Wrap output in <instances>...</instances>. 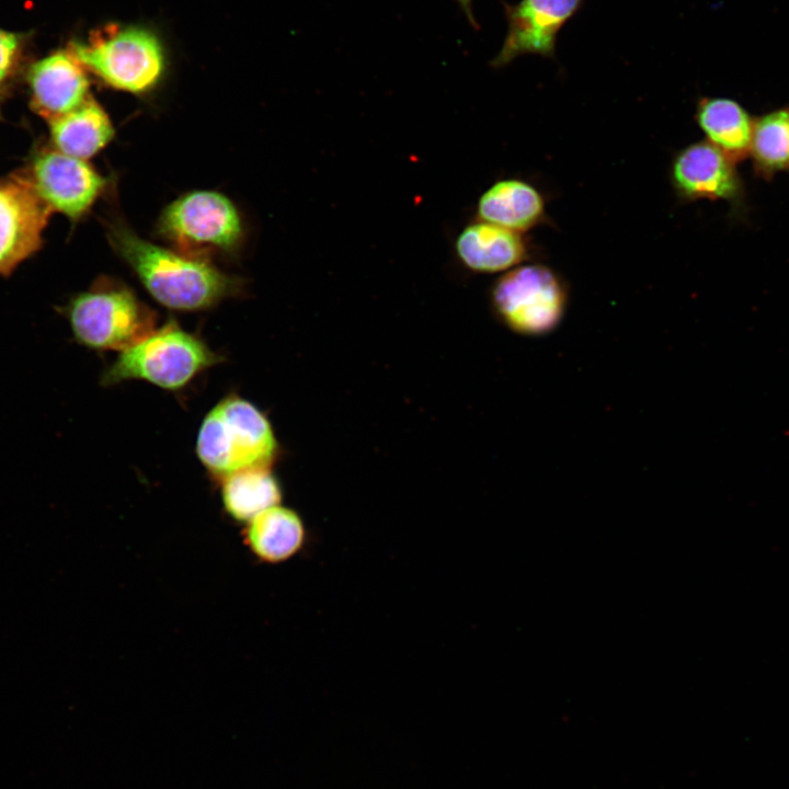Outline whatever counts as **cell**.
<instances>
[{
  "label": "cell",
  "mask_w": 789,
  "mask_h": 789,
  "mask_svg": "<svg viewBox=\"0 0 789 789\" xmlns=\"http://www.w3.org/2000/svg\"><path fill=\"white\" fill-rule=\"evenodd\" d=\"M108 240L161 305L185 311L210 308L233 296L240 282L208 261L147 241L122 222L108 228Z\"/></svg>",
  "instance_id": "6da1fadb"
},
{
  "label": "cell",
  "mask_w": 789,
  "mask_h": 789,
  "mask_svg": "<svg viewBox=\"0 0 789 789\" xmlns=\"http://www.w3.org/2000/svg\"><path fill=\"white\" fill-rule=\"evenodd\" d=\"M276 449L267 419L236 396L221 400L209 411L196 443L203 465L220 478L245 469L270 468Z\"/></svg>",
  "instance_id": "7a4b0ae2"
},
{
  "label": "cell",
  "mask_w": 789,
  "mask_h": 789,
  "mask_svg": "<svg viewBox=\"0 0 789 789\" xmlns=\"http://www.w3.org/2000/svg\"><path fill=\"white\" fill-rule=\"evenodd\" d=\"M75 340L91 350L124 351L155 329L156 315L128 287L100 279L61 309Z\"/></svg>",
  "instance_id": "3957f363"
},
{
  "label": "cell",
  "mask_w": 789,
  "mask_h": 789,
  "mask_svg": "<svg viewBox=\"0 0 789 789\" xmlns=\"http://www.w3.org/2000/svg\"><path fill=\"white\" fill-rule=\"evenodd\" d=\"M219 361L199 338L170 321L122 351L102 375L101 382L111 386L127 379H141L176 390Z\"/></svg>",
  "instance_id": "277c9868"
},
{
  "label": "cell",
  "mask_w": 789,
  "mask_h": 789,
  "mask_svg": "<svg viewBox=\"0 0 789 789\" xmlns=\"http://www.w3.org/2000/svg\"><path fill=\"white\" fill-rule=\"evenodd\" d=\"M70 53L107 85L130 93H142L159 81L164 67L157 38L138 27L106 25L87 43H73Z\"/></svg>",
  "instance_id": "5b68a950"
},
{
  "label": "cell",
  "mask_w": 789,
  "mask_h": 789,
  "mask_svg": "<svg viewBox=\"0 0 789 789\" xmlns=\"http://www.w3.org/2000/svg\"><path fill=\"white\" fill-rule=\"evenodd\" d=\"M157 230L176 251L197 259L232 252L243 238L237 207L214 191H193L172 202L161 213Z\"/></svg>",
  "instance_id": "8992f818"
},
{
  "label": "cell",
  "mask_w": 789,
  "mask_h": 789,
  "mask_svg": "<svg viewBox=\"0 0 789 789\" xmlns=\"http://www.w3.org/2000/svg\"><path fill=\"white\" fill-rule=\"evenodd\" d=\"M569 294L559 274L542 264L516 266L495 283L493 307L504 324L524 336H542L561 323Z\"/></svg>",
  "instance_id": "52a82bcc"
},
{
  "label": "cell",
  "mask_w": 789,
  "mask_h": 789,
  "mask_svg": "<svg viewBox=\"0 0 789 789\" xmlns=\"http://www.w3.org/2000/svg\"><path fill=\"white\" fill-rule=\"evenodd\" d=\"M671 183L679 199L723 201L736 214H743L746 192L736 162L707 140L679 150L671 165Z\"/></svg>",
  "instance_id": "ba28073f"
},
{
  "label": "cell",
  "mask_w": 789,
  "mask_h": 789,
  "mask_svg": "<svg viewBox=\"0 0 789 789\" xmlns=\"http://www.w3.org/2000/svg\"><path fill=\"white\" fill-rule=\"evenodd\" d=\"M36 193L52 211L71 219L82 217L104 192L107 180L85 160L59 150L39 152L28 175Z\"/></svg>",
  "instance_id": "9c48e42d"
},
{
  "label": "cell",
  "mask_w": 789,
  "mask_h": 789,
  "mask_svg": "<svg viewBox=\"0 0 789 789\" xmlns=\"http://www.w3.org/2000/svg\"><path fill=\"white\" fill-rule=\"evenodd\" d=\"M50 213L28 175L0 183V274L9 275L38 250Z\"/></svg>",
  "instance_id": "30bf717a"
},
{
  "label": "cell",
  "mask_w": 789,
  "mask_h": 789,
  "mask_svg": "<svg viewBox=\"0 0 789 789\" xmlns=\"http://www.w3.org/2000/svg\"><path fill=\"white\" fill-rule=\"evenodd\" d=\"M584 0H521L504 4L507 33L502 48L491 60L501 68L522 55L553 58L562 26L578 12Z\"/></svg>",
  "instance_id": "8fae6325"
},
{
  "label": "cell",
  "mask_w": 789,
  "mask_h": 789,
  "mask_svg": "<svg viewBox=\"0 0 789 789\" xmlns=\"http://www.w3.org/2000/svg\"><path fill=\"white\" fill-rule=\"evenodd\" d=\"M31 106L47 122L61 116L88 98L85 68L70 53L56 52L35 62L28 71Z\"/></svg>",
  "instance_id": "7c38bea8"
},
{
  "label": "cell",
  "mask_w": 789,
  "mask_h": 789,
  "mask_svg": "<svg viewBox=\"0 0 789 789\" xmlns=\"http://www.w3.org/2000/svg\"><path fill=\"white\" fill-rule=\"evenodd\" d=\"M456 251L468 268L480 273L510 271L531 258L530 245L522 232L483 220L460 232Z\"/></svg>",
  "instance_id": "4fadbf2b"
},
{
  "label": "cell",
  "mask_w": 789,
  "mask_h": 789,
  "mask_svg": "<svg viewBox=\"0 0 789 789\" xmlns=\"http://www.w3.org/2000/svg\"><path fill=\"white\" fill-rule=\"evenodd\" d=\"M477 214L480 220L524 233L544 222L545 199L525 181L501 180L481 195Z\"/></svg>",
  "instance_id": "5bb4252c"
},
{
  "label": "cell",
  "mask_w": 789,
  "mask_h": 789,
  "mask_svg": "<svg viewBox=\"0 0 789 789\" xmlns=\"http://www.w3.org/2000/svg\"><path fill=\"white\" fill-rule=\"evenodd\" d=\"M695 118L707 141L734 162L748 158L754 117L740 103L727 98H701Z\"/></svg>",
  "instance_id": "9a60e30c"
},
{
  "label": "cell",
  "mask_w": 789,
  "mask_h": 789,
  "mask_svg": "<svg viewBox=\"0 0 789 789\" xmlns=\"http://www.w3.org/2000/svg\"><path fill=\"white\" fill-rule=\"evenodd\" d=\"M48 124L57 150L82 160L102 150L115 133L106 112L90 95L81 105Z\"/></svg>",
  "instance_id": "2e32d148"
},
{
  "label": "cell",
  "mask_w": 789,
  "mask_h": 789,
  "mask_svg": "<svg viewBox=\"0 0 789 789\" xmlns=\"http://www.w3.org/2000/svg\"><path fill=\"white\" fill-rule=\"evenodd\" d=\"M307 531L301 517L284 506L270 507L250 522L245 540L262 561L278 563L297 554L306 544Z\"/></svg>",
  "instance_id": "e0dca14e"
},
{
  "label": "cell",
  "mask_w": 789,
  "mask_h": 789,
  "mask_svg": "<svg viewBox=\"0 0 789 789\" xmlns=\"http://www.w3.org/2000/svg\"><path fill=\"white\" fill-rule=\"evenodd\" d=\"M221 498L231 517L250 522L263 511L279 505L282 492L270 468H251L222 478Z\"/></svg>",
  "instance_id": "ac0fdd59"
},
{
  "label": "cell",
  "mask_w": 789,
  "mask_h": 789,
  "mask_svg": "<svg viewBox=\"0 0 789 789\" xmlns=\"http://www.w3.org/2000/svg\"><path fill=\"white\" fill-rule=\"evenodd\" d=\"M748 157L764 179L789 171V107L754 117Z\"/></svg>",
  "instance_id": "d6986e66"
},
{
  "label": "cell",
  "mask_w": 789,
  "mask_h": 789,
  "mask_svg": "<svg viewBox=\"0 0 789 789\" xmlns=\"http://www.w3.org/2000/svg\"><path fill=\"white\" fill-rule=\"evenodd\" d=\"M19 46L15 34L0 30V89L14 67Z\"/></svg>",
  "instance_id": "ffe728a7"
},
{
  "label": "cell",
  "mask_w": 789,
  "mask_h": 789,
  "mask_svg": "<svg viewBox=\"0 0 789 789\" xmlns=\"http://www.w3.org/2000/svg\"><path fill=\"white\" fill-rule=\"evenodd\" d=\"M457 2L459 8L461 9L465 18L467 19L468 23L474 28H479V23L477 22V19L473 13V0H454Z\"/></svg>",
  "instance_id": "44dd1931"
}]
</instances>
